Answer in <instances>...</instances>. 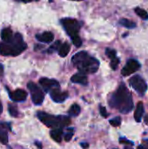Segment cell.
Wrapping results in <instances>:
<instances>
[{
	"instance_id": "8fae6325",
	"label": "cell",
	"mask_w": 148,
	"mask_h": 149,
	"mask_svg": "<svg viewBox=\"0 0 148 149\" xmlns=\"http://www.w3.org/2000/svg\"><path fill=\"white\" fill-rule=\"evenodd\" d=\"M51 98L53 101L57 103H62L68 98V93L67 92H62L59 88H55L50 92Z\"/></svg>"
},
{
	"instance_id": "277c9868",
	"label": "cell",
	"mask_w": 148,
	"mask_h": 149,
	"mask_svg": "<svg viewBox=\"0 0 148 149\" xmlns=\"http://www.w3.org/2000/svg\"><path fill=\"white\" fill-rule=\"evenodd\" d=\"M39 120L44 123L48 127L52 128H61L67 127L71 124V120L67 116H54L44 112H38L37 113Z\"/></svg>"
},
{
	"instance_id": "d6a6232c",
	"label": "cell",
	"mask_w": 148,
	"mask_h": 149,
	"mask_svg": "<svg viewBox=\"0 0 148 149\" xmlns=\"http://www.w3.org/2000/svg\"><path fill=\"white\" fill-rule=\"evenodd\" d=\"M145 122H146L147 124H148V114L145 117Z\"/></svg>"
},
{
	"instance_id": "d6986e66",
	"label": "cell",
	"mask_w": 148,
	"mask_h": 149,
	"mask_svg": "<svg viewBox=\"0 0 148 149\" xmlns=\"http://www.w3.org/2000/svg\"><path fill=\"white\" fill-rule=\"evenodd\" d=\"M119 24H121L122 26L126 27V28H128V29H133L137 26L136 23L133 22V21H131L129 19H126V18H121L120 21H119Z\"/></svg>"
},
{
	"instance_id": "9c48e42d",
	"label": "cell",
	"mask_w": 148,
	"mask_h": 149,
	"mask_svg": "<svg viewBox=\"0 0 148 149\" xmlns=\"http://www.w3.org/2000/svg\"><path fill=\"white\" fill-rule=\"evenodd\" d=\"M39 84L45 93H49L55 88H59V83L55 79L42 78L39 79Z\"/></svg>"
},
{
	"instance_id": "83f0119b",
	"label": "cell",
	"mask_w": 148,
	"mask_h": 149,
	"mask_svg": "<svg viewBox=\"0 0 148 149\" xmlns=\"http://www.w3.org/2000/svg\"><path fill=\"white\" fill-rule=\"evenodd\" d=\"M99 111H100V114H101L103 117H105V118H107V117H108V113H107L106 109L105 107L100 106V107H99Z\"/></svg>"
},
{
	"instance_id": "52a82bcc",
	"label": "cell",
	"mask_w": 148,
	"mask_h": 149,
	"mask_svg": "<svg viewBox=\"0 0 148 149\" xmlns=\"http://www.w3.org/2000/svg\"><path fill=\"white\" fill-rule=\"evenodd\" d=\"M27 87L31 93L32 102L36 106H40L44 100V94L43 91L33 82H29L27 84Z\"/></svg>"
},
{
	"instance_id": "f1b7e54d",
	"label": "cell",
	"mask_w": 148,
	"mask_h": 149,
	"mask_svg": "<svg viewBox=\"0 0 148 149\" xmlns=\"http://www.w3.org/2000/svg\"><path fill=\"white\" fill-rule=\"evenodd\" d=\"M72 136H73V132H68V133H66L65 134V141H67V142L70 141L72 140Z\"/></svg>"
},
{
	"instance_id": "8992f818",
	"label": "cell",
	"mask_w": 148,
	"mask_h": 149,
	"mask_svg": "<svg viewBox=\"0 0 148 149\" xmlns=\"http://www.w3.org/2000/svg\"><path fill=\"white\" fill-rule=\"evenodd\" d=\"M130 86L141 96L145 95L147 91V84L140 75H134L129 79Z\"/></svg>"
},
{
	"instance_id": "5b68a950",
	"label": "cell",
	"mask_w": 148,
	"mask_h": 149,
	"mask_svg": "<svg viewBox=\"0 0 148 149\" xmlns=\"http://www.w3.org/2000/svg\"><path fill=\"white\" fill-rule=\"evenodd\" d=\"M61 24L64 26L66 33L69 35L72 39L79 38V31L80 29V24L78 20L74 18H70V17H65L61 19Z\"/></svg>"
},
{
	"instance_id": "7402d4cb",
	"label": "cell",
	"mask_w": 148,
	"mask_h": 149,
	"mask_svg": "<svg viewBox=\"0 0 148 149\" xmlns=\"http://www.w3.org/2000/svg\"><path fill=\"white\" fill-rule=\"evenodd\" d=\"M79 113H80V107L78 104H73L69 110V114L72 117H76Z\"/></svg>"
},
{
	"instance_id": "7c38bea8",
	"label": "cell",
	"mask_w": 148,
	"mask_h": 149,
	"mask_svg": "<svg viewBox=\"0 0 148 149\" xmlns=\"http://www.w3.org/2000/svg\"><path fill=\"white\" fill-rule=\"evenodd\" d=\"M36 38L39 41V42H43V43H51L52 42V40L54 39V35L52 32L51 31H44L43 33L40 34H37L36 35Z\"/></svg>"
},
{
	"instance_id": "7a4b0ae2",
	"label": "cell",
	"mask_w": 148,
	"mask_h": 149,
	"mask_svg": "<svg viewBox=\"0 0 148 149\" xmlns=\"http://www.w3.org/2000/svg\"><path fill=\"white\" fill-rule=\"evenodd\" d=\"M72 61L80 73L85 75L96 72L99 67V61L84 51L76 53L72 57Z\"/></svg>"
},
{
	"instance_id": "4dcf8cb0",
	"label": "cell",
	"mask_w": 148,
	"mask_h": 149,
	"mask_svg": "<svg viewBox=\"0 0 148 149\" xmlns=\"http://www.w3.org/2000/svg\"><path fill=\"white\" fill-rule=\"evenodd\" d=\"M3 65L0 64V77L3 76Z\"/></svg>"
},
{
	"instance_id": "2e32d148",
	"label": "cell",
	"mask_w": 148,
	"mask_h": 149,
	"mask_svg": "<svg viewBox=\"0 0 148 149\" xmlns=\"http://www.w3.org/2000/svg\"><path fill=\"white\" fill-rule=\"evenodd\" d=\"M8 124H2L0 123V142L6 145L8 143V134L6 131Z\"/></svg>"
},
{
	"instance_id": "4316f807",
	"label": "cell",
	"mask_w": 148,
	"mask_h": 149,
	"mask_svg": "<svg viewBox=\"0 0 148 149\" xmlns=\"http://www.w3.org/2000/svg\"><path fill=\"white\" fill-rule=\"evenodd\" d=\"M138 149H148V140L147 139H144L142 141V143L140 145H139Z\"/></svg>"
},
{
	"instance_id": "5bb4252c",
	"label": "cell",
	"mask_w": 148,
	"mask_h": 149,
	"mask_svg": "<svg viewBox=\"0 0 148 149\" xmlns=\"http://www.w3.org/2000/svg\"><path fill=\"white\" fill-rule=\"evenodd\" d=\"M13 32L10 28H3L1 31V38L3 41V43H9L13 38Z\"/></svg>"
},
{
	"instance_id": "cb8c5ba5",
	"label": "cell",
	"mask_w": 148,
	"mask_h": 149,
	"mask_svg": "<svg viewBox=\"0 0 148 149\" xmlns=\"http://www.w3.org/2000/svg\"><path fill=\"white\" fill-rule=\"evenodd\" d=\"M60 46H61V42H60V41H57L56 43H54V45H52L48 49L47 52H49V53L54 52H56L57 50H58Z\"/></svg>"
},
{
	"instance_id": "484cf974",
	"label": "cell",
	"mask_w": 148,
	"mask_h": 149,
	"mask_svg": "<svg viewBox=\"0 0 148 149\" xmlns=\"http://www.w3.org/2000/svg\"><path fill=\"white\" fill-rule=\"evenodd\" d=\"M120 144H126L128 146H133L134 145V143L133 141H128L126 138H120Z\"/></svg>"
},
{
	"instance_id": "30bf717a",
	"label": "cell",
	"mask_w": 148,
	"mask_h": 149,
	"mask_svg": "<svg viewBox=\"0 0 148 149\" xmlns=\"http://www.w3.org/2000/svg\"><path fill=\"white\" fill-rule=\"evenodd\" d=\"M6 89L8 90V93L10 100H13L14 102H22L24 101L27 98V93L23 89H17L14 92H10L7 87Z\"/></svg>"
},
{
	"instance_id": "ac0fdd59",
	"label": "cell",
	"mask_w": 148,
	"mask_h": 149,
	"mask_svg": "<svg viewBox=\"0 0 148 149\" xmlns=\"http://www.w3.org/2000/svg\"><path fill=\"white\" fill-rule=\"evenodd\" d=\"M70 52V45L68 43H64L61 45V46L58 49V54L60 57L65 58L68 55Z\"/></svg>"
},
{
	"instance_id": "4fadbf2b",
	"label": "cell",
	"mask_w": 148,
	"mask_h": 149,
	"mask_svg": "<svg viewBox=\"0 0 148 149\" xmlns=\"http://www.w3.org/2000/svg\"><path fill=\"white\" fill-rule=\"evenodd\" d=\"M71 81L73 82V83L83 85V86H86L88 84L87 77H86V75H85L83 73H76V74H74L71 78Z\"/></svg>"
},
{
	"instance_id": "6da1fadb",
	"label": "cell",
	"mask_w": 148,
	"mask_h": 149,
	"mask_svg": "<svg viewBox=\"0 0 148 149\" xmlns=\"http://www.w3.org/2000/svg\"><path fill=\"white\" fill-rule=\"evenodd\" d=\"M108 103L112 108L116 109L124 114H126L133 110V101L132 94L125 83H121L118 89L110 94Z\"/></svg>"
},
{
	"instance_id": "1f68e13d",
	"label": "cell",
	"mask_w": 148,
	"mask_h": 149,
	"mask_svg": "<svg viewBox=\"0 0 148 149\" xmlns=\"http://www.w3.org/2000/svg\"><path fill=\"white\" fill-rule=\"evenodd\" d=\"M2 111H3V106H2V103L0 102V114L2 113Z\"/></svg>"
},
{
	"instance_id": "d4e9b609",
	"label": "cell",
	"mask_w": 148,
	"mask_h": 149,
	"mask_svg": "<svg viewBox=\"0 0 148 149\" xmlns=\"http://www.w3.org/2000/svg\"><path fill=\"white\" fill-rule=\"evenodd\" d=\"M109 123L113 126V127H120L121 125V118L120 117H116L113 120H109Z\"/></svg>"
},
{
	"instance_id": "44dd1931",
	"label": "cell",
	"mask_w": 148,
	"mask_h": 149,
	"mask_svg": "<svg viewBox=\"0 0 148 149\" xmlns=\"http://www.w3.org/2000/svg\"><path fill=\"white\" fill-rule=\"evenodd\" d=\"M134 11L135 13L142 19L144 20H147L148 19V13L147 10H145L144 9H141L140 7H136L134 9Z\"/></svg>"
},
{
	"instance_id": "9a60e30c",
	"label": "cell",
	"mask_w": 148,
	"mask_h": 149,
	"mask_svg": "<svg viewBox=\"0 0 148 149\" xmlns=\"http://www.w3.org/2000/svg\"><path fill=\"white\" fill-rule=\"evenodd\" d=\"M143 114H144V105L141 101H140L138 104H137V107H136V110L134 112V120L136 122H141V120H142V117H143Z\"/></svg>"
},
{
	"instance_id": "836d02e7",
	"label": "cell",
	"mask_w": 148,
	"mask_h": 149,
	"mask_svg": "<svg viewBox=\"0 0 148 149\" xmlns=\"http://www.w3.org/2000/svg\"><path fill=\"white\" fill-rule=\"evenodd\" d=\"M124 149H133V147H129V146H126L125 147V148Z\"/></svg>"
},
{
	"instance_id": "f546056e",
	"label": "cell",
	"mask_w": 148,
	"mask_h": 149,
	"mask_svg": "<svg viewBox=\"0 0 148 149\" xmlns=\"http://www.w3.org/2000/svg\"><path fill=\"white\" fill-rule=\"evenodd\" d=\"M80 145H81V147L83 148H88V147H89V144L88 143H81Z\"/></svg>"
},
{
	"instance_id": "ba28073f",
	"label": "cell",
	"mask_w": 148,
	"mask_h": 149,
	"mask_svg": "<svg viewBox=\"0 0 148 149\" xmlns=\"http://www.w3.org/2000/svg\"><path fill=\"white\" fill-rule=\"evenodd\" d=\"M141 67L140 62L134 58H130L127 60L126 65L122 68L121 70V75L124 77L129 76L133 73H134L135 72H137L138 70H140V68Z\"/></svg>"
},
{
	"instance_id": "e0dca14e",
	"label": "cell",
	"mask_w": 148,
	"mask_h": 149,
	"mask_svg": "<svg viewBox=\"0 0 148 149\" xmlns=\"http://www.w3.org/2000/svg\"><path fill=\"white\" fill-rule=\"evenodd\" d=\"M51 137L57 142H61L62 138H63V130L61 128H57L53 129L50 133Z\"/></svg>"
},
{
	"instance_id": "603a6c76",
	"label": "cell",
	"mask_w": 148,
	"mask_h": 149,
	"mask_svg": "<svg viewBox=\"0 0 148 149\" xmlns=\"http://www.w3.org/2000/svg\"><path fill=\"white\" fill-rule=\"evenodd\" d=\"M106 56L111 59V61L112 60H114V59H116L118 57H117V52H116V51L115 50H113V49H111V48H106Z\"/></svg>"
},
{
	"instance_id": "ffe728a7",
	"label": "cell",
	"mask_w": 148,
	"mask_h": 149,
	"mask_svg": "<svg viewBox=\"0 0 148 149\" xmlns=\"http://www.w3.org/2000/svg\"><path fill=\"white\" fill-rule=\"evenodd\" d=\"M8 111H9V113L10 114V116H12V117H18V115H19L17 107L15 104H11V103L8 104Z\"/></svg>"
},
{
	"instance_id": "3957f363",
	"label": "cell",
	"mask_w": 148,
	"mask_h": 149,
	"mask_svg": "<svg viewBox=\"0 0 148 149\" xmlns=\"http://www.w3.org/2000/svg\"><path fill=\"white\" fill-rule=\"evenodd\" d=\"M27 45L20 33H16L9 43H0V54L3 56H17L22 53Z\"/></svg>"
}]
</instances>
